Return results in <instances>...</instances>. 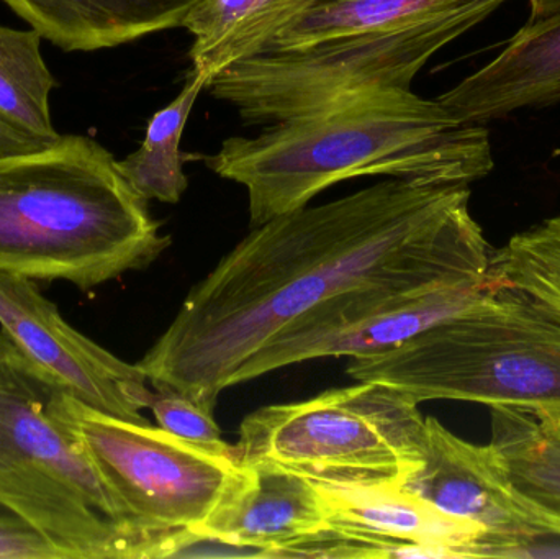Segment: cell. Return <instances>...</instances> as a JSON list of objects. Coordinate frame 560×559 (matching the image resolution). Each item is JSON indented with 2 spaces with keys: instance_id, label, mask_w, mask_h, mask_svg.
<instances>
[{
  "instance_id": "9c48e42d",
  "label": "cell",
  "mask_w": 560,
  "mask_h": 559,
  "mask_svg": "<svg viewBox=\"0 0 560 559\" xmlns=\"http://www.w3.org/2000/svg\"><path fill=\"white\" fill-rule=\"evenodd\" d=\"M480 284L434 291L369 289L319 305L287 325L236 374L235 386L318 358H359L390 350L470 304Z\"/></svg>"
},
{
  "instance_id": "ac0fdd59",
  "label": "cell",
  "mask_w": 560,
  "mask_h": 559,
  "mask_svg": "<svg viewBox=\"0 0 560 559\" xmlns=\"http://www.w3.org/2000/svg\"><path fill=\"white\" fill-rule=\"evenodd\" d=\"M492 409V445L516 499L546 537H560V410Z\"/></svg>"
},
{
  "instance_id": "52a82bcc",
  "label": "cell",
  "mask_w": 560,
  "mask_h": 559,
  "mask_svg": "<svg viewBox=\"0 0 560 559\" xmlns=\"http://www.w3.org/2000/svg\"><path fill=\"white\" fill-rule=\"evenodd\" d=\"M467 32L433 23L268 49L226 69L207 91L248 124L271 125L369 92L411 89L428 61Z\"/></svg>"
},
{
  "instance_id": "7402d4cb",
  "label": "cell",
  "mask_w": 560,
  "mask_h": 559,
  "mask_svg": "<svg viewBox=\"0 0 560 559\" xmlns=\"http://www.w3.org/2000/svg\"><path fill=\"white\" fill-rule=\"evenodd\" d=\"M150 410L156 417L158 426L166 432L202 449L235 455V446L223 442L222 430L213 419V414L184 394L171 389L153 391Z\"/></svg>"
},
{
  "instance_id": "603a6c76",
  "label": "cell",
  "mask_w": 560,
  "mask_h": 559,
  "mask_svg": "<svg viewBox=\"0 0 560 559\" xmlns=\"http://www.w3.org/2000/svg\"><path fill=\"white\" fill-rule=\"evenodd\" d=\"M0 559H66L32 525L0 504Z\"/></svg>"
},
{
  "instance_id": "ffe728a7",
  "label": "cell",
  "mask_w": 560,
  "mask_h": 559,
  "mask_svg": "<svg viewBox=\"0 0 560 559\" xmlns=\"http://www.w3.org/2000/svg\"><path fill=\"white\" fill-rule=\"evenodd\" d=\"M36 30L0 25V117L39 140H59L52 125L49 97L55 78L42 56Z\"/></svg>"
},
{
  "instance_id": "8992f818",
  "label": "cell",
  "mask_w": 560,
  "mask_h": 559,
  "mask_svg": "<svg viewBox=\"0 0 560 559\" xmlns=\"http://www.w3.org/2000/svg\"><path fill=\"white\" fill-rule=\"evenodd\" d=\"M420 404L387 384L358 381L300 403L249 414L235 446L240 465H269L318 485L400 488L421 465Z\"/></svg>"
},
{
  "instance_id": "2e32d148",
  "label": "cell",
  "mask_w": 560,
  "mask_h": 559,
  "mask_svg": "<svg viewBox=\"0 0 560 559\" xmlns=\"http://www.w3.org/2000/svg\"><path fill=\"white\" fill-rule=\"evenodd\" d=\"M506 2L510 0H315L268 49H299L325 39L433 23L472 30Z\"/></svg>"
},
{
  "instance_id": "44dd1931",
  "label": "cell",
  "mask_w": 560,
  "mask_h": 559,
  "mask_svg": "<svg viewBox=\"0 0 560 559\" xmlns=\"http://www.w3.org/2000/svg\"><path fill=\"white\" fill-rule=\"evenodd\" d=\"M490 288L528 292L560 312V216L516 233L492 249Z\"/></svg>"
},
{
  "instance_id": "d4e9b609",
  "label": "cell",
  "mask_w": 560,
  "mask_h": 559,
  "mask_svg": "<svg viewBox=\"0 0 560 559\" xmlns=\"http://www.w3.org/2000/svg\"><path fill=\"white\" fill-rule=\"evenodd\" d=\"M532 16L529 19H539V16L551 15L559 12L560 0H528Z\"/></svg>"
},
{
  "instance_id": "8fae6325",
  "label": "cell",
  "mask_w": 560,
  "mask_h": 559,
  "mask_svg": "<svg viewBox=\"0 0 560 559\" xmlns=\"http://www.w3.org/2000/svg\"><path fill=\"white\" fill-rule=\"evenodd\" d=\"M400 488L482 527L483 557H523L528 545L546 537L516 499L495 446L466 442L434 417L424 419L421 465Z\"/></svg>"
},
{
  "instance_id": "277c9868",
  "label": "cell",
  "mask_w": 560,
  "mask_h": 559,
  "mask_svg": "<svg viewBox=\"0 0 560 559\" xmlns=\"http://www.w3.org/2000/svg\"><path fill=\"white\" fill-rule=\"evenodd\" d=\"M0 504L66 559H156L164 535L133 527L79 435L74 397L2 330Z\"/></svg>"
},
{
  "instance_id": "9a60e30c",
  "label": "cell",
  "mask_w": 560,
  "mask_h": 559,
  "mask_svg": "<svg viewBox=\"0 0 560 559\" xmlns=\"http://www.w3.org/2000/svg\"><path fill=\"white\" fill-rule=\"evenodd\" d=\"M65 51H97L180 28L199 0H3Z\"/></svg>"
},
{
  "instance_id": "5b68a950",
  "label": "cell",
  "mask_w": 560,
  "mask_h": 559,
  "mask_svg": "<svg viewBox=\"0 0 560 559\" xmlns=\"http://www.w3.org/2000/svg\"><path fill=\"white\" fill-rule=\"evenodd\" d=\"M346 373L404 391L418 404L560 410V312L512 288H487L467 307Z\"/></svg>"
},
{
  "instance_id": "cb8c5ba5",
  "label": "cell",
  "mask_w": 560,
  "mask_h": 559,
  "mask_svg": "<svg viewBox=\"0 0 560 559\" xmlns=\"http://www.w3.org/2000/svg\"><path fill=\"white\" fill-rule=\"evenodd\" d=\"M55 143V141H52ZM48 141L32 137L19 128L12 127L0 117V156H10V154L30 153V151L42 150L48 147Z\"/></svg>"
},
{
  "instance_id": "7a4b0ae2",
  "label": "cell",
  "mask_w": 560,
  "mask_h": 559,
  "mask_svg": "<svg viewBox=\"0 0 560 559\" xmlns=\"http://www.w3.org/2000/svg\"><path fill=\"white\" fill-rule=\"evenodd\" d=\"M248 190L253 226L308 206L355 177L385 176L430 186H470L495 166L489 131L438 98L382 89L232 137L203 158Z\"/></svg>"
},
{
  "instance_id": "5bb4252c",
  "label": "cell",
  "mask_w": 560,
  "mask_h": 559,
  "mask_svg": "<svg viewBox=\"0 0 560 559\" xmlns=\"http://www.w3.org/2000/svg\"><path fill=\"white\" fill-rule=\"evenodd\" d=\"M328 525L374 540L443 547L456 558H482L487 534L472 522L451 517L401 488L319 485Z\"/></svg>"
},
{
  "instance_id": "4fadbf2b",
  "label": "cell",
  "mask_w": 560,
  "mask_h": 559,
  "mask_svg": "<svg viewBox=\"0 0 560 559\" xmlns=\"http://www.w3.org/2000/svg\"><path fill=\"white\" fill-rule=\"evenodd\" d=\"M560 98V10L529 19L492 61L438 101L467 124L483 125Z\"/></svg>"
},
{
  "instance_id": "e0dca14e",
  "label": "cell",
  "mask_w": 560,
  "mask_h": 559,
  "mask_svg": "<svg viewBox=\"0 0 560 559\" xmlns=\"http://www.w3.org/2000/svg\"><path fill=\"white\" fill-rule=\"evenodd\" d=\"M315 0H199L180 28L192 35L190 61L209 88L213 79L261 55ZM206 88V89H207Z\"/></svg>"
},
{
  "instance_id": "30bf717a",
  "label": "cell",
  "mask_w": 560,
  "mask_h": 559,
  "mask_svg": "<svg viewBox=\"0 0 560 559\" xmlns=\"http://www.w3.org/2000/svg\"><path fill=\"white\" fill-rule=\"evenodd\" d=\"M0 330L48 371L74 399L97 412L144 423L153 391L140 364H130L75 330L33 279L0 271Z\"/></svg>"
},
{
  "instance_id": "6da1fadb",
  "label": "cell",
  "mask_w": 560,
  "mask_h": 559,
  "mask_svg": "<svg viewBox=\"0 0 560 559\" xmlns=\"http://www.w3.org/2000/svg\"><path fill=\"white\" fill-rule=\"evenodd\" d=\"M469 202V186L388 179L253 226L138 364L154 389L213 414L243 364L319 305L487 282L492 248Z\"/></svg>"
},
{
  "instance_id": "3957f363",
  "label": "cell",
  "mask_w": 560,
  "mask_h": 559,
  "mask_svg": "<svg viewBox=\"0 0 560 559\" xmlns=\"http://www.w3.org/2000/svg\"><path fill=\"white\" fill-rule=\"evenodd\" d=\"M160 226L92 138L0 156V271L92 291L153 265L171 246Z\"/></svg>"
},
{
  "instance_id": "7c38bea8",
  "label": "cell",
  "mask_w": 560,
  "mask_h": 559,
  "mask_svg": "<svg viewBox=\"0 0 560 559\" xmlns=\"http://www.w3.org/2000/svg\"><path fill=\"white\" fill-rule=\"evenodd\" d=\"M219 505L199 531L282 558L290 545L328 527V508L318 482L269 465H240Z\"/></svg>"
},
{
  "instance_id": "ba28073f",
  "label": "cell",
  "mask_w": 560,
  "mask_h": 559,
  "mask_svg": "<svg viewBox=\"0 0 560 559\" xmlns=\"http://www.w3.org/2000/svg\"><path fill=\"white\" fill-rule=\"evenodd\" d=\"M74 416L98 475L144 534L200 527L242 468L235 455L202 449L148 422L97 412L78 399Z\"/></svg>"
},
{
  "instance_id": "d6986e66",
  "label": "cell",
  "mask_w": 560,
  "mask_h": 559,
  "mask_svg": "<svg viewBox=\"0 0 560 559\" xmlns=\"http://www.w3.org/2000/svg\"><path fill=\"white\" fill-rule=\"evenodd\" d=\"M206 88L207 82L190 71L177 97L151 118L141 147L118 161L128 183L148 202L160 200L174 206L189 187L183 170L180 140L190 112Z\"/></svg>"
}]
</instances>
